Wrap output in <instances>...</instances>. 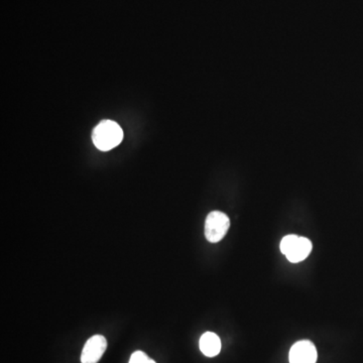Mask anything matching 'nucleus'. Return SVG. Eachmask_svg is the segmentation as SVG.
I'll use <instances>...</instances> for the list:
<instances>
[{"label": "nucleus", "mask_w": 363, "mask_h": 363, "mask_svg": "<svg viewBox=\"0 0 363 363\" xmlns=\"http://www.w3.org/2000/svg\"><path fill=\"white\" fill-rule=\"evenodd\" d=\"M106 348H107V341H106L105 337H103L102 335L92 336L84 345L82 354H81V362H98L105 354Z\"/></svg>", "instance_id": "3"}, {"label": "nucleus", "mask_w": 363, "mask_h": 363, "mask_svg": "<svg viewBox=\"0 0 363 363\" xmlns=\"http://www.w3.org/2000/svg\"><path fill=\"white\" fill-rule=\"evenodd\" d=\"M290 363H316L317 350L315 345L309 340H302L293 345L288 356Z\"/></svg>", "instance_id": "4"}, {"label": "nucleus", "mask_w": 363, "mask_h": 363, "mask_svg": "<svg viewBox=\"0 0 363 363\" xmlns=\"http://www.w3.org/2000/svg\"><path fill=\"white\" fill-rule=\"evenodd\" d=\"M298 238H299V236L295 235V234H290V235L285 236V238L281 239V245H279L281 254L287 256L288 252L294 247Z\"/></svg>", "instance_id": "7"}, {"label": "nucleus", "mask_w": 363, "mask_h": 363, "mask_svg": "<svg viewBox=\"0 0 363 363\" xmlns=\"http://www.w3.org/2000/svg\"><path fill=\"white\" fill-rule=\"evenodd\" d=\"M312 242L306 238H299L292 249L288 252L287 258L293 263H301L312 252Z\"/></svg>", "instance_id": "5"}, {"label": "nucleus", "mask_w": 363, "mask_h": 363, "mask_svg": "<svg viewBox=\"0 0 363 363\" xmlns=\"http://www.w3.org/2000/svg\"><path fill=\"white\" fill-rule=\"evenodd\" d=\"M123 132L118 123L102 121L92 132V141L98 150L108 152L123 141Z\"/></svg>", "instance_id": "1"}, {"label": "nucleus", "mask_w": 363, "mask_h": 363, "mask_svg": "<svg viewBox=\"0 0 363 363\" xmlns=\"http://www.w3.org/2000/svg\"><path fill=\"white\" fill-rule=\"evenodd\" d=\"M199 345L201 353L207 357H214L221 350L220 338L213 332H206L201 336Z\"/></svg>", "instance_id": "6"}, {"label": "nucleus", "mask_w": 363, "mask_h": 363, "mask_svg": "<svg viewBox=\"0 0 363 363\" xmlns=\"http://www.w3.org/2000/svg\"><path fill=\"white\" fill-rule=\"evenodd\" d=\"M130 363H157L155 360H150L143 351H135L130 357Z\"/></svg>", "instance_id": "8"}, {"label": "nucleus", "mask_w": 363, "mask_h": 363, "mask_svg": "<svg viewBox=\"0 0 363 363\" xmlns=\"http://www.w3.org/2000/svg\"><path fill=\"white\" fill-rule=\"evenodd\" d=\"M229 227L230 220L226 214L220 211L211 212L205 221V236L209 242H219L226 235Z\"/></svg>", "instance_id": "2"}]
</instances>
